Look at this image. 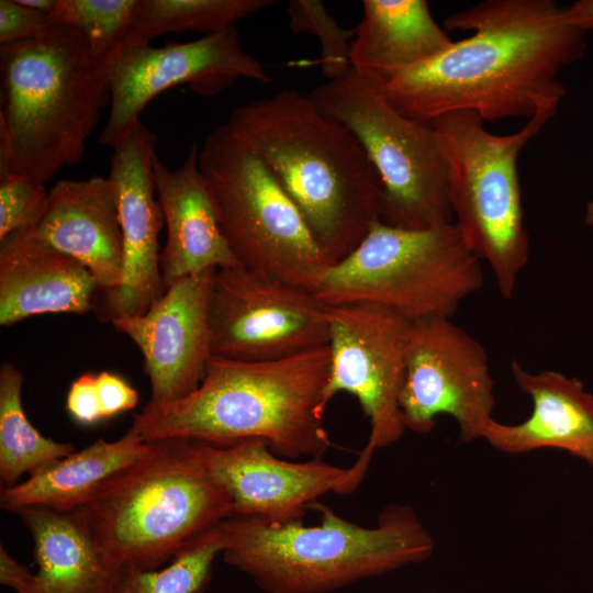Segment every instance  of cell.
Wrapping results in <instances>:
<instances>
[{
	"label": "cell",
	"instance_id": "32",
	"mask_svg": "<svg viewBox=\"0 0 593 593\" xmlns=\"http://www.w3.org/2000/svg\"><path fill=\"white\" fill-rule=\"evenodd\" d=\"M66 410L81 426H92L104 419L97 389V374L83 373L71 383Z\"/></svg>",
	"mask_w": 593,
	"mask_h": 593
},
{
	"label": "cell",
	"instance_id": "10",
	"mask_svg": "<svg viewBox=\"0 0 593 593\" xmlns=\"http://www.w3.org/2000/svg\"><path fill=\"white\" fill-rule=\"evenodd\" d=\"M317 109L359 141L383 189L381 222L429 228L454 222L447 166L435 130L411 120L384 98L381 82L354 69L309 93Z\"/></svg>",
	"mask_w": 593,
	"mask_h": 593
},
{
	"label": "cell",
	"instance_id": "37",
	"mask_svg": "<svg viewBox=\"0 0 593 593\" xmlns=\"http://www.w3.org/2000/svg\"><path fill=\"white\" fill-rule=\"evenodd\" d=\"M584 225L589 227H593V199H591L585 206L584 210V219H583Z\"/></svg>",
	"mask_w": 593,
	"mask_h": 593
},
{
	"label": "cell",
	"instance_id": "23",
	"mask_svg": "<svg viewBox=\"0 0 593 593\" xmlns=\"http://www.w3.org/2000/svg\"><path fill=\"white\" fill-rule=\"evenodd\" d=\"M33 539L37 567L22 593H111L118 572L79 511L16 512Z\"/></svg>",
	"mask_w": 593,
	"mask_h": 593
},
{
	"label": "cell",
	"instance_id": "15",
	"mask_svg": "<svg viewBox=\"0 0 593 593\" xmlns=\"http://www.w3.org/2000/svg\"><path fill=\"white\" fill-rule=\"evenodd\" d=\"M193 446L208 474L231 499L235 515L276 523L302 521L305 510L322 495L349 494L358 488L349 468L321 459H284L260 438L230 445L193 441Z\"/></svg>",
	"mask_w": 593,
	"mask_h": 593
},
{
	"label": "cell",
	"instance_id": "21",
	"mask_svg": "<svg viewBox=\"0 0 593 593\" xmlns=\"http://www.w3.org/2000/svg\"><path fill=\"white\" fill-rule=\"evenodd\" d=\"M511 372L530 398L532 413L518 424L492 419L482 439L505 454L552 448L588 463L593 457V394L577 378L556 370L532 372L517 359L512 360Z\"/></svg>",
	"mask_w": 593,
	"mask_h": 593
},
{
	"label": "cell",
	"instance_id": "30",
	"mask_svg": "<svg viewBox=\"0 0 593 593\" xmlns=\"http://www.w3.org/2000/svg\"><path fill=\"white\" fill-rule=\"evenodd\" d=\"M45 184L16 174H0V240L30 224L41 211Z\"/></svg>",
	"mask_w": 593,
	"mask_h": 593
},
{
	"label": "cell",
	"instance_id": "12",
	"mask_svg": "<svg viewBox=\"0 0 593 593\" xmlns=\"http://www.w3.org/2000/svg\"><path fill=\"white\" fill-rule=\"evenodd\" d=\"M100 69L110 90V112L98 139L112 148L141 120L143 109L172 87L187 85L199 96L214 97L238 79L271 81L261 63L242 48L235 25L188 43L120 44Z\"/></svg>",
	"mask_w": 593,
	"mask_h": 593
},
{
	"label": "cell",
	"instance_id": "16",
	"mask_svg": "<svg viewBox=\"0 0 593 593\" xmlns=\"http://www.w3.org/2000/svg\"><path fill=\"white\" fill-rule=\"evenodd\" d=\"M213 271L174 281L144 314L110 320L139 348L152 402L183 399L203 379L212 357L209 295Z\"/></svg>",
	"mask_w": 593,
	"mask_h": 593
},
{
	"label": "cell",
	"instance_id": "5",
	"mask_svg": "<svg viewBox=\"0 0 593 593\" xmlns=\"http://www.w3.org/2000/svg\"><path fill=\"white\" fill-rule=\"evenodd\" d=\"M0 174L42 183L86 154L110 104L107 78L85 36L72 27L0 45Z\"/></svg>",
	"mask_w": 593,
	"mask_h": 593
},
{
	"label": "cell",
	"instance_id": "26",
	"mask_svg": "<svg viewBox=\"0 0 593 593\" xmlns=\"http://www.w3.org/2000/svg\"><path fill=\"white\" fill-rule=\"evenodd\" d=\"M273 3L271 0H137L121 44H149L166 33H217Z\"/></svg>",
	"mask_w": 593,
	"mask_h": 593
},
{
	"label": "cell",
	"instance_id": "2",
	"mask_svg": "<svg viewBox=\"0 0 593 593\" xmlns=\"http://www.w3.org/2000/svg\"><path fill=\"white\" fill-rule=\"evenodd\" d=\"M261 158L335 264L381 220L380 177L355 135L296 90L237 107L226 123Z\"/></svg>",
	"mask_w": 593,
	"mask_h": 593
},
{
	"label": "cell",
	"instance_id": "1",
	"mask_svg": "<svg viewBox=\"0 0 593 593\" xmlns=\"http://www.w3.org/2000/svg\"><path fill=\"white\" fill-rule=\"evenodd\" d=\"M444 29L472 35L381 82L388 102L422 123L454 111L484 122L557 111L566 93L558 76L586 48L553 0H485L445 18Z\"/></svg>",
	"mask_w": 593,
	"mask_h": 593
},
{
	"label": "cell",
	"instance_id": "6",
	"mask_svg": "<svg viewBox=\"0 0 593 593\" xmlns=\"http://www.w3.org/2000/svg\"><path fill=\"white\" fill-rule=\"evenodd\" d=\"M78 511L116 572L159 569L234 514L186 439L156 441L147 457L111 478Z\"/></svg>",
	"mask_w": 593,
	"mask_h": 593
},
{
	"label": "cell",
	"instance_id": "17",
	"mask_svg": "<svg viewBox=\"0 0 593 593\" xmlns=\"http://www.w3.org/2000/svg\"><path fill=\"white\" fill-rule=\"evenodd\" d=\"M157 137L141 120L115 147L109 179L113 182L123 239V276L107 293L105 315H141L163 296L158 237L165 226L153 163Z\"/></svg>",
	"mask_w": 593,
	"mask_h": 593
},
{
	"label": "cell",
	"instance_id": "25",
	"mask_svg": "<svg viewBox=\"0 0 593 593\" xmlns=\"http://www.w3.org/2000/svg\"><path fill=\"white\" fill-rule=\"evenodd\" d=\"M22 372L9 361L0 368V478L2 488L24 473L64 458L76 449L43 436L29 421L22 404Z\"/></svg>",
	"mask_w": 593,
	"mask_h": 593
},
{
	"label": "cell",
	"instance_id": "22",
	"mask_svg": "<svg viewBox=\"0 0 593 593\" xmlns=\"http://www.w3.org/2000/svg\"><path fill=\"white\" fill-rule=\"evenodd\" d=\"M155 447L156 441H145L132 427L116 440L100 438L33 470L24 481L1 488V507L12 513L33 507L78 511L111 478L147 457Z\"/></svg>",
	"mask_w": 593,
	"mask_h": 593
},
{
	"label": "cell",
	"instance_id": "14",
	"mask_svg": "<svg viewBox=\"0 0 593 593\" xmlns=\"http://www.w3.org/2000/svg\"><path fill=\"white\" fill-rule=\"evenodd\" d=\"M400 405L406 430L428 434L449 415L463 443L482 439L493 418L494 380L483 345L450 317L409 321Z\"/></svg>",
	"mask_w": 593,
	"mask_h": 593
},
{
	"label": "cell",
	"instance_id": "11",
	"mask_svg": "<svg viewBox=\"0 0 593 593\" xmlns=\"http://www.w3.org/2000/svg\"><path fill=\"white\" fill-rule=\"evenodd\" d=\"M331 366L324 406L338 392L354 395L369 421L368 441L349 467L361 483L373 452L399 441L406 426L400 400L409 320L373 304L326 305Z\"/></svg>",
	"mask_w": 593,
	"mask_h": 593
},
{
	"label": "cell",
	"instance_id": "3",
	"mask_svg": "<svg viewBox=\"0 0 593 593\" xmlns=\"http://www.w3.org/2000/svg\"><path fill=\"white\" fill-rule=\"evenodd\" d=\"M328 346L288 358L242 361L212 356L200 385L183 399L149 401L131 425L148 443L186 439L230 445L264 439L284 459H321Z\"/></svg>",
	"mask_w": 593,
	"mask_h": 593
},
{
	"label": "cell",
	"instance_id": "9",
	"mask_svg": "<svg viewBox=\"0 0 593 593\" xmlns=\"http://www.w3.org/2000/svg\"><path fill=\"white\" fill-rule=\"evenodd\" d=\"M199 167L238 265L312 291L333 264L253 148L219 125L199 149Z\"/></svg>",
	"mask_w": 593,
	"mask_h": 593
},
{
	"label": "cell",
	"instance_id": "33",
	"mask_svg": "<svg viewBox=\"0 0 593 593\" xmlns=\"http://www.w3.org/2000/svg\"><path fill=\"white\" fill-rule=\"evenodd\" d=\"M97 389L104 419L130 411L138 403V392L112 372L101 371L97 374Z\"/></svg>",
	"mask_w": 593,
	"mask_h": 593
},
{
	"label": "cell",
	"instance_id": "13",
	"mask_svg": "<svg viewBox=\"0 0 593 593\" xmlns=\"http://www.w3.org/2000/svg\"><path fill=\"white\" fill-rule=\"evenodd\" d=\"M212 356L276 360L328 345L326 305L304 288L242 266L213 271L209 295Z\"/></svg>",
	"mask_w": 593,
	"mask_h": 593
},
{
	"label": "cell",
	"instance_id": "7",
	"mask_svg": "<svg viewBox=\"0 0 593 593\" xmlns=\"http://www.w3.org/2000/svg\"><path fill=\"white\" fill-rule=\"evenodd\" d=\"M556 112H540L507 135L490 133L472 111L449 112L429 122L447 166L454 223L468 248L488 264L506 300L529 260L517 158Z\"/></svg>",
	"mask_w": 593,
	"mask_h": 593
},
{
	"label": "cell",
	"instance_id": "36",
	"mask_svg": "<svg viewBox=\"0 0 593 593\" xmlns=\"http://www.w3.org/2000/svg\"><path fill=\"white\" fill-rule=\"evenodd\" d=\"M21 4L33 10L49 14L56 5L57 0H18Z\"/></svg>",
	"mask_w": 593,
	"mask_h": 593
},
{
	"label": "cell",
	"instance_id": "20",
	"mask_svg": "<svg viewBox=\"0 0 593 593\" xmlns=\"http://www.w3.org/2000/svg\"><path fill=\"white\" fill-rule=\"evenodd\" d=\"M100 287L75 258L36 238L27 226L0 240V325L41 314H85Z\"/></svg>",
	"mask_w": 593,
	"mask_h": 593
},
{
	"label": "cell",
	"instance_id": "34",
	"mask_svg": "<svg viewBox=\"0 0 593 593\" xmlns=\"http://www.w3.org/2000/svg\"><path fill=\"white\" fill-rule=\"evenodd\" d=\"M33 572L23 563L15 560L3 547L0 546V582L21 593L27 585Z\"/></svg>",
	"mask_w": 593,
	"mask_h": 593
},
{
	"label": "cell",
	"instance_id": "29",
	"mask_svg": "<svg viewBox=\"0 0 593 593\" xmlns=\"http://www.w3.org/2000/svg\"><path fill=\"white\" fill-rule=\"evenodd\" d=\"M287 10L292 32L317 37L321 69L327 80L347 76L353 70L350 47L356 29L340 27L320 0H291Z\"/></svg>",
	"mask_w": 593,
	"mask_h": 593
},
{
	"label": "cell",
	"instance_id": "24",
	"mask_svg": "<svg viewBox=\"0 0 593 593\" xmlns=\"http://www.w3.org/2000/svg\"><path fill=\"white\" fill-rule=\"evenodd\" d=\"M454 42L424 0H363L350 47L351 66L356 74L382 82L434 58Z\"/></svg>",
	"mask_w": 593,
	"mask_h": 593
},
{
	"label": "cell",
	"instance_id": "35",
	"mask_svg": "<svg viewBox=\"0 0 593 593\" xmlns=\"http://www.w3.org/2000/svg\"><path fill=\"white\" fill-rule=\"evenodd\" d=\"M564 18L569 25L588 32L593 29V0H578L564 7Z\"/></svg>",
	"mask_w": 593,
	"mask_h": 593
},
{
	"label": "cell",
	"instance_id": "28",
	"mask_svg": "<svg viewBox=\"0 0 593 593\" xmlns=\"http://www.w3.org/2000/svg\"><path fill=\"white\" fill-rule=\"evenodd\" d=\"M136 4L137 0H57L48 20L53 27L79 31L100 69L124 40Z\"/></svg>",
	"mask_w": 593,
	"mask_h": 593
},
{
	"label": "cell",
	"instance_id": "18",
	"mask_svg": "<svg viewBox=\"0 0 593 593\" xmlns=\"http://www.w3.org/2000/svg\"><path fill=\"white\" fill-rule=\"evenodd\" d=\"M32 234L75 258L105 293L118 289L123 276V239L113 182L91 176L60 180L27 225Z\"/></svg>",
	"mask_w": 593,
	"mask_h": 593
},
{
	"label": "cell",
	"instance_id": "38",
	"mask_svg": "<svg viewBox=\"0 0 593 593\" xmlns=\"http://www.w3.org/2000/svg\"><path fill=\"white\" fill-rule=\"evenodd\" d=\"M588 465H589L590 467L593 468V457H592L591 460L588 462Z\"/></svg>",
	"mask_w": 593,
	"mask_h": 593
},
{
	"label": "cell",
	"instance_id": "19",
	"mask_svg": "<svg viewBox=\"0 0 593 593\" xmlns=\"http://www.w3.org/2000/svg\"><path fill=\"white\" fill-rule=\"evenodd\" d=\"M153 174L167 230L160 251L164 289L183 277L238 266L223 235L211 187L199 167L198 146H191L176 169L156 156Z\"/></svg>",
	"mask_w": 593,
	"mask_h": 593
},
{
	"label": "cell",
	"instance_id": "4",
	"mask_svg": "<svg viewBox=\"0 0 593 593\" xmlns=\"http://www.w3.org/2000/svg\"><path fill=\"white\" fill-rule=\"evenodd\" d=\"M317 525L232 515L220 524L224 561L266 593H332L426 561L435 541L415 510L391 503L363 527L315 502Z\"/></svg>",
	"mask_w": 593,
	"mask_h": 593
},
{
	"label": "cell",
	"instance_id": "27",
	"mask_svg": "<svg viewBox=\"0 0 593 593\" xmlns=\"http://www.w3.org/2000/svg\"><path fill=\"white\" fill-rule=\"evenodd\" d=\"M222 548L216 525L159 569L118 572L111 593H202L210 582L213 560Z\"/></svg>",
	"mask_w": 593,
	"mask_h": 593
},
{
	"label": "cell",
	"instance_id": "31",
	"mask_svg": "<svg viewBox=\"0 0 593 593\" xmlns=\"http://www.w3.org/2000/svg\"><path fill=\"white\" fill-rule=\"evenodd\" d=\"M51 27L48 15L21 4L18 0H0V44L36 38Z\"/></svg>",
	"mask_w": 593,
	"mask_h": 593
},
{
	"label": "cell",
	"instance_id": "8",
	"mask_svg": "<svg viewBox=\"0 0 593 593\" xmlns=\"http://www.w3.org/2000/svg\"><path fill=\"white\" fill-rule=\"evenodd\" d=\"M483 282L481 260L454 222L401 228L377 221L348 256L326 269L311 292L327 306L362 303L409 321L451 318Z\"/></svg>",
	"mask_w": 593,
	"mask_h": 593
}]
</instances>
